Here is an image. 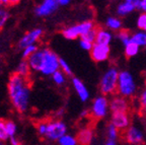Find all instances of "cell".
<instances>
[{
	"label": "cell",
	"mask_w": 146,
	"mask_h": 145,
	"mask_svg": "<svg viewBox=\"0 0 146 145\" xmlns=\"http://www.w3.org/2000/svg\"><path fill=\"white\" fill-rule=\"evenodd\" d=\"M7 89L14 110L21 114L25 113L30 107L31 98V88L27 78H23L16 73H12L9 76Z\"/></svg>",
	"instance_id": "6da1fadb"
},
{
	"label": "cell",
	"mask_w": 146,
	"mask_h": 145,
	"mask_svg": "<svg viewBox=\"0 0 146 145\" xmlns=\"http://www.w3.org/2000/svg\"><path fill=\"white\" fill-rule=\"evenodd\" d=\"M138 90L135 78L128 70L119 71L118 83H117V93L120 96L130 100L134 98Z\"/></svg>",
	"instance_id": "7a4b0ae2"
},
{
	"label": "cell",
	"mask_w": 146,
	"mask_h": 145,
	"mask_svg": "<svg viewBox=\"0 0 146 145\" xmlns=\"http://www.w3.org/2000/svg\"><path fill=\"white\" fill-rule=\"evenodd\" d=\"M119 69L116 66H111L103 74L100 80V91L103 95H115L117 93V83H118Z\"/></svg>",
	"instance_id": "3957f363"
},
{
	"label": "cell",
	"mask_w": 146,
	"mask_h": 145,
	"mask_svg": "<svg viewBox=\"0 0 146 145\" xmlns=\"http://www.w3.org/2000/svg\"><path fill=\"white\" fill-rule=\"evenodd\" d=\"M43 54V63L40 73L45 76H52L56 71L59 70V57L54 51L48 48H44Z\"/></svg>",
	"instance_id": "277c9868"
},
{
	"label": "cell",
	"mask_w": 146,
	"mask_h": 145,
	"mask_svg": "<svg viewBox=\"0 0 146 145\" xmlns=\"http://www.w3.org/2000/svg\"><path fill=\"white\" fill-rule=\"evenodd\" d=\"M94 27H96V25L94 23V21H85L83 23L65 27L64 30H62V35L67 40H75V39L81 38L87 32L94 30Z\"/></svg>",
	"instance_id": "5b68a950"
},
{
	"label": "cell",
	"mask_w": 146,
	"mask_h": 145,
	"mask_svg": "<svg viewBox=\"0 0 146 145\" xmlns=\"http://www.w3.org/2000/svg\"><path fill=\"white\" fill-rule=\"evenodd\" d=\"M109 98L106 95H98L91 104L89 115L94 120H102L106 118L109 114Z\"/></svg>",
	"instance_id": "8992f818"
},
{
	"label": "cell",
	"mask_w": 146,
	"mask_h": 145,
	"mask_svg": "<svg viewBox=\"0 0 146 145\" xmlns=\"http://www.w3.org/2000/svg\"><path fill=\"white\" fill-rule=\"evenodd\" d=\"M67 125L61 120L47 121V130L45 138L50 141H58L61 137L67 134Z\"/></svg>",
	"instance_id": "52a82bcc"
},
{
	"label": "cell",
	"mask_w": 146,
	"mask_h": 145,
	"mask_svg": "<svg viewBox=\"0 0 146 145\" xmlns=\"http://www.w3.org/2000/svg\"><path fill=\"white\" fill-rule=\"evenodd\" d=\"M119 132L125 131L131 125V117L129 113L119 112V113H112L111 115V123Z\"/></svg>",
	"instance_id": "ba28073f"
},
{
	"label": "cell",
	"mask_w": 146,
	"mask_h": 145,
	"mask_svg": "<svg viewBox=\"0 0 146 145\" xmlns=\"http://www.w3.org/2000/svg\"><path fill=\"white\" fill-rule=\"evenodd\" d=\"M124 139L131 145H141L144 142V134L137 126L130 125L124 131Z\"/></svg>",
	"instance_id": "9c48e42d"
},
{
	"label": "cell",
	"mask_w": 146,
	"mask_h": 145,
	"mask_svg": "<svg viewBox=\"0 0 146 145\" xmlns=\"http://www.w3.org/2000/svg\"><path fill=\"white\" fill-rule=\"evenodd\" d=\"M90 52V58L96 63H102L109 60L111 54V48L110 46H103L94 43L92 45Z\"/></svg>",
	"instance_id": "30bf717a"
},
{
	"label": "cell",
	"mask_w": 146,
	"mask_h": 145,
	"mask_svg": "<svg viewBox=\"0 0 146 145\" xmlns=\"http://www.w3.org/2000/svg\"><path fill=\"white\" fill-rule=\"evenodd\" d=\"M109 110L111 113H129L130 110V102L127 98L120 95H113L111 100H109Z\"/></svg>",
	"instance_id": "8fae6325"
},
{
	"label": "cell",
	"mask_w": 146,
	"mask_h": 145,
	"mask_svg": "<svg viewBox=\"0 0 146 145\" xmlns=\"http://www.w3.org/2000/svg\"><path fill=\"white\" fill-rule=\"evenodd\" d=\"M58 7L59 5L57 0H44L43 2H41L35 8V13L40 17L49 16L54 13L58 9Z\"/></svg>",
	"instance_id": "7c38bea8"
},
{
	"label": "cell",
	"mask_w": 146,
	"mask_h": 145,
	"mask_svg": "<svg viewBox=\"0 0 146 145\" xmlns=\"http://www.w3.org/2000/svg\"><path fill=\"white\" fill-rule=\"evenodd\" d=\"M43 36V30L42 29H34L30 32L25 33L18 42V47L21 49L29 47V46L36 45V42L39 41L41 37Z\"/></svg>",
	"instance_id": "4fadbf2b"
},
{
	"label": "cell",
	"mask_w": 146,
	"mask_h": 145,
	"mask_svg": "<svg viewBox=\"0 0 146 145\" xmlns=\"http://www.w3.org/2000/svg\"><path fill=\"white\" fill-rule=\"evenodd\" d=\"M137 3H138V0H125L120 2L116 8L117 16L118 17L127 16L133 11L137 10Z\"/></svg>",
	"instance_id": "5bb4252c"
},
{
	"label": "cell",
	"mask_w": 146,
	"mask_h": 145,
	"mask_svg": "<svg viewBox=\"0 0 146 145\" xmlns=\"http://www.w3.org/2000/svg\"><path fill=\"white\" fill-rule=\"evenodd\" d=\"M94 132L91 127H84L78 131L75 136L78 145H90L94 140Z\"/></svg>",
	"instance_id": "9a60e30c"
},
{
	"label": "cell",
	"mask_w": 146,
	"mask_h": 145,
	"mask_svg": "<svg viewBox=\"0 0 146 145\" xmlns=\"http://www.w3.org/2000/svg\"><path fill=\"white\" fill-rule=\"evenodd\" d=\"M71 81H72V85L75 89L76 93L78 94V98H80V100L83 102H87L90 98V94H89V91L85 86V84L77 77H72Z\"/></svg>",
	"instance_id": "2e32d148"
},
{
	"label": "cell",
	"mask_w": 146,
	"mask_h": 145,
	"mask_svg": "<svg viewBox=\"0 0 146 145\" xmlns=\"http://www.w3.org/2000/svg\"><path fill=\"white\" fill-rule=\"evenodd\" d=\"M113 36L112 32H110L107 29L104 27H98L96 30V44L103 46H110V44L113 41Z\"/></svg>",
	"instance_id": "e0dca14e"
},
{
	"label": "cell",
	"mask_w": 146,
	"mask_h": 145,
	"mask_svg": "<svg viewBox=\"0 0 146 145\" xmlns=\"http://www.w3.org/2000/svg\"><path fill=\"white\" fill-rule=\"evenodd\" d=\"M43 49H39L36 53L32 55V56L27 60L29 65H30L31 70L36 71V72H40L42 68V63H43Z\"/></svg>",
	"instance_id": "ac0fdd59"
},
{
	"label": "cell",
	"mask_w": 146,
	"mask_h": 145,
	"mask_svg": "<svg viewBox=\"0 0 146 145\" xmlns=\"http://www.w3.org/2000/svg\"><path fill=\"white\" fill-rule=\"evenodd\" d=\"M106 27L107 30H109L110 32H119V31L122 30L123 27V21L120 17L118 16H109V17L106 19Z\"/></svg>",
	"instance_id": "d6986e66"
},
{
	"label": "cell",
	"mask_w": 146,
	"mask_h": 145,
	"mask_svg": "<svg viewBox=\"0 0 146 145\" xmlns=\"http://www.w3.org/2000/svg\"><path fill=\"white\" fill-rule=\"evenodd\" d=\"M131 42L139 48L146 47V33L139 31L131 35Z\"/></svg>",
	"instance_id": "ffe728a7"
},
{
	"label": "cell",
	"mask_w": 146,
	"mask_h": 145,
	"mask_svg": "<svg viewBox=\"0 0 146 145\" xmlns=\"http://www.w3.org/2000/svg\"><path fill=\"white\" fill-rule=\"evenodd\" d=\"M15 73L17 75H19V76L23 77V78H27V77L30 76L31 68H30V65H29L27 60H23L21 63L18 64Z\"/></svg>",
	"instance_id": "44dd1931"
},
{
	"label": "cell",
	"mask_w": 146,
	"mask_h": 145,
	"mask_svg": "<svg viewBox=\"0 0 146 145\" xmlns=\"http://www.w3.org/2000/svg\"><path fill=\"white\" fill-rule=\"evenodd\" d=\"M125 49H124V53H125V56L127 58H132V57H135L140 51V48L138 46H136L135 44H133L132 42L128 43L127 45L124 46Z\"/></svg>",
	"instance_id": "7402d4cb"
},
{
	"label": "cell",
	"mask_w": 146,
	"mask_h": 145,
	"mask_svg": "<svg viewBox=\"0 0 146 145\" xmlns=\"http://www.w3.org/2000/svg\"><path fill=\"white\" fill-rule=\"evenodd\" d=\"M131 35L132 34L128 30H123V29H122L121 31H119V32L117 33V38H118L119 41L125 46V45H127L128 43L131 42Z\"/></svg>",
	"instance_id": "603a6c76"
},
{
	"label": "cell",
	"mask_w": 146,
	"mask_h": 145,
	"mask_svg": "<svg viewBox=\"0 0 146 145\" xmlns=\"http://www.w3.org/2000/svg\"><path fill=\"white\" fill-rule=\"evenodd\" d=\"M5 128H6V133L8 139L11 137H15L16 131H17V126L13 121H5Z\"/></svg>",
	"instance_id": "cb8c5ba5"
},
{
	"label": "cell",
	"mask_w": 146,
	"mask_h": 145,
	"mask_svg": "<svg viewBox=\"0 0 146 145\" xmlns=\"http://www.w3.org/2000/svg\"><path fill=\"white\" fill-rule=\"evenodd\" d=\"M57 142L59 145H78L77 141H76V138L73 136V135H70V134L64 135V136L61 137Z\"/></svg>",
	"instance_id": "d4e9b609"
},
{
	"label": "cell",
	"mask_w": 146,
	"mask_h": 145,
	"mask_svg": "<svg viewBox=\"0 0 146 145\" xmlns=\"http://www.w3.org/2000/svg\"><path fill=\"white\" fill-rule=\"evenodd\" d=\"M52 79L58 86L64 85L66 82V75L64 74L61 70H58L52 75Z\"/></svg>",
	"instance_id": "484cf974"
},
{
	"label": "cell",
	"mask_w": 146,
	"mask_h": 145,
	"mask_svg": "<svg viewBox=\"0 0 146 145\" xmlns=\"http://www.w3.org/2000/svg\"><path fill=\"white\" fill-rule=\"evenodd\" d=\"M138 102H139V109L141 114L146 116V86L140 92L139 98H138Z\"/></svg>",
	"instance_id": "4316f807"
},
{
	"label": "cell",
	"mask_w": 146,
	"mask_h": 145,
	"mask_svg": "<svg viewBox=\"0 0 146 145\" xmlns=\"http://www.w3.org/2000/svg\"><path fill=\"white\" fill-rule=\"evenodd\" d=\"M38 50H39V47H38V45L29 46V47L23 49V55H21V57H23V60H27L33 54H34V53H36Z\"/></svg>",
	"instance_id": "83f0119b"
},
{
	"label": "cell",
	"mask_w": 146,
	"mask_h": 145,
	"mask_svg": "<svg viewBox=\"0 0 146 145\" xmlns=\"http://www.w3.org/2000/svg\"><path fill=\"white\" fill-rule=\"evenodd\" d=\"M119 135H120V132H119L114 126H112V125L110 124L109 126H108V129H107L108 140L117 141V139L119 138Z\"/></svg>",
	"instance_id": "f1b7e54d"
},
{
	"label": "cell",
	"mask_w": 146,
	"mask_h": 145,
	"mask_svg": "<svg viewBox=\"0 0 146 145\" xmlns=\"http://www.w3.org/2000/svg\"><path fill=\"white\" fill-rule=\"evenodd\" d=\"M59 69L65 75H72V69L69 64L62 58H59Z\"/></svg>",
	"instance_id": "f546056e"
},
{
	"label": "cell",
	"mask_w": 146,
	"mask_h": 145,
	"mask_svg": "<svg viewBox=\"0 0 146 145\" xmlns=\"http://www.w3.org/2000/svg\"><path fill=\"white\" fill-rule=\"evenodd\" d=\"M96 30H98V27H94V30H91V31H89V32H87L86 34L83 35V36H82L80 39H82V40H84V41L89 42V43H91V44H94V43H96Z\"/></svg>",
	"instance_id": "4dcf8cb0"
},
{
	"label": "cell",
	"mask_w": 146,
	"mask_h": 145,
	"mask_svg": "<svg viewBox=\"0 0 146 145\" xmlns=\"http://www.w3.org/2000/svg\"><path fill=\"white\" fill-rule=\"evenodd\" d=\"M137 27L139 29L140 31L146 33V14L145 13H140L137 17V21H136Z\"/></svg>",
	"instance_id": "1f68e13d"
},
{
	"label": "cell",
	"mask_w": 146,
	"mask_h": 145,
	"mask_svg": "<svg viewBox=\"0 0 146 145\" xmlns=\"http://www.w3.org/2000/svg\"><path fill=\"white\" fill-rule=\"evenodd\" d=\"M8 18H9L8 11H7L6 9L0 7V31L2 30L3 27H4V25H6Z\"/></svg>",
	"instance_id": "d6a6232c"
},
{
	"label": "cell",
	"mask_w": 146,
	"mask_h": 145,
	"mask_svg": "<svg viewBox=\"0 0 146 145\" xmlns=\"http://www.w3.org/2000/svg\"><path fill=\"white\" fill-rule=\"evenodd\" d=\"M36 131H38L40 136L45 138L46 130H47V121L46 120L40 121V122H38L36 124Z\"/></svg>",
	"instance_id": "836d02e7"
},
{
	"label": "cell",
	"mask_w": 146,
	"mask_h": 145,
	"mask_svg": "<svg viewBox=\"0 0 146 145\" xmlns=\"http://www.w3.org/2000/svg\"><path fill=\"white\" fill-rule=\"evenodd\" d=\"M8 139L6 133V128H5V120L0 119V141H6Z\"/></svg>",
	"instance_id": "e575fe53"
},
{
	"label": "cell",
	"mask_w": 146,
	"mask_h": 145,
	"mask_svg": "<svg viewBox=\"0 0 146 145\" xmlns=\"http://www.w3.org/2000/svg\"><path fill=\"white\" fill-rule=\"evenodd\" d=\"M92 45H94V44H91V43H89V42L84 41V40L80 39L79 46H80V48H81V49H83V50H85V51H90L91 48H92Z\"/></svg>",
	"instance_id": "d590c367"
},
{
	"label": "cell",
	"mask_w": 146,
	"mask_h": 145,
	"mask_svg": "<svg viewBox=\"0 0 146 145\" xmlns=\"http://www.w3.org/2000/svg\"><path fill=\"white\" fill-rule=\"evenodd\" d=\"M137 10H141L142 13L146 14V0H138Z\"/></svg>",
	"instance_id": "8d00e7d4"
},
{
	"label": "cell",
	"mask_w": 146,
	"mask_h": 145,
	"mask_svg": "<svg viewBox=\"0 0 146 145\" xmlns=\"http://www.w3.org/2000/svg\"><path fill=\"white\" fill-rule=\"evenodd\" d=\"M9 141H10V145H21V141L18 140V138H16V137H11V138H9Z\"/></svg>",
	"instance_id": "74e56055"
},
{
	"label": "cell",
	"mask_w": 146,
	"mask_h": 145,
	"mask_svg": "<svg viewBox=\"0 0 146 145\" xmlns=\"http://www.w3.org/2000/svg\"><path fill=\"white\" fill-rule=\"evenodd\" d=\"M58 5L59 6H67L68 4H70V1L69 0H57Z\"/></svg>",
	"instance_id": "f35d334b"
},
{
	"label": "cell",
	"mask_w": 146,
	"mask_h": 145,
	"mask_svg": "<svg viewBox=\"0 0 146 145\" xmlns=\"http://www.w3.org/2000/svg\"><path fill=\"white\" fill-rule=\"evenodd\" d=\"M105 145H117V141H113V140H107Z\"/></svg>",
	"instance_id": "ab89813d"
},
{
	"label": "cell",
	"mask_w": 146,
	"mask_h": 145,
	"mask_svg": "<svg viewBox=\"0 0 146 145\" xmlns=\"http://www.w3.org/2000/svg\"><path fill=\"white\" fill-rule=\"evenodd\" d=\"M0 145H6V144H5V143L3 142V141H0Z\"/></svg>",
	"instance_id": "60d3db41"
}]
</instances>
